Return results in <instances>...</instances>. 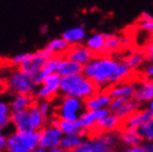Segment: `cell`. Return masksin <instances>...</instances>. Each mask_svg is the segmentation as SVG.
<instances>
[{
	"instance_id": "6da1fadb",
	"label": "cell",
	"mask_w": 153,
	"mask_h": 152,
	"mask_svg": "<svg viewBox=\"0 0 153 152\" xmlns=\"http://www.w3.org/2000/svg\"><path fill=\"white\" fill-rule=\"evenodd\" d=\"M120 61L111 56H96L91 61L84 65L82 74L98 86L108 88L112 85V78Z\"/></svg>"
},
{
	"instance_id": "7a4b0ae2",
	"label": "cell",
	"mask_w": 153,
	"mask_h": 152,
	"mask_svg": "<svg viewBox=\"0 0 153 152\" xmlns=\"http://www.w3.org/2000/svg\"><path fill=\"white\" fill-rule=\"evenodd\" d=\"M99 91L100 88L82 73L64 76L61 79L60 95L63 97H74L85 101Z\"/></svg>"
},
{
	"instance_id": "3957f363",
	"label": "cell",
	"mask_w": 153,
	"mask_h": 152,
	"mask_svg": "<svg viewBox=\"0 0 153 152\" xmlns=\"http://www.w3.org/2000/svg\"><path fill=\"white\" fill-rule=\"evenodd\" d=\"M120 145L117 132L102 133L86 138L82 145L68 152H118Z\"/></svg>"
},
{
	"instance_id": "277c9868",
	"label": "cell",
	"mask_w": 153,
	"mask_h": 152,
	"mask_svg": "<svg viewBox=\"0 0 153 152\" xmlns=\"http://www.w3.org/2000/svg\"><path fill=\"white\" fill-rule=\"evenodd\" d=\"M39 145V132H13L8 134L6 152H32Z\"/></svg>"
},
{
	"instance_id": "5b68a950",
	"label": "cell",
	"mask_w": 153,
	"mask_h": 152,
	"mask_svg": "<svg viewBox=\"0 0 153 152\" xmlns=\"http://www.w3.org/2000/svg\"><path fill=\"white\" fill-rule=\"evenodd\" d=\"M38 85L30 75L19 67L12 70L7 77V88L10 94H26L34 96Z\"/></svg>"
},
{
	"instance_id": "8992f818",
	"label": "cell",
	"mask_w": 153,
	"mask_h": 152,
	"mask_svg": "<svg viewBox=\"0 0 153 152\" xmlns=\"http://www.w3.org/2000/svg\"><path fill=\"white\" fill-rule=\"evenodd\" d=\"M54 115L58 118L66 121H78L86 111L84 100L74 97L61 96V101L56 107Z\"/></svg>"
},
{
	"instance_id": "52a82bcc",
	"label": "cell",
	"mask_w": 153,
	"mask_h": 152,
	"mask_svg": "<svg viewBox=\"0 0 153 152\" xmlns=\"http://www.w3.org/2000/svg\"><path fill=\"white\" fill-rule=\"evenodd\" d=\"M62 76L58 73H53L48 75L44 79V82L38 85L36 92L34 95L36 100H51L60 94V85H61Z\"/></svg>"
},
{
	"instance_id": "ba28073f",
	"label": "cell",
	"mask_w": 153,
	"mask_h": 152,
	"mask_svg": "<svg viewBox=\"0 0 153 152\" xmlns=\"http://www.w3.org/2000/svg\"><path fill=\"white\" fill-rule=\"evenodd\" d=\"M64 134L59 126L52 120H49V123L39 132V147L44 149L50 150L51 148L61 145V140Z\"/></svg>"
},
{
	"instance_id": "9c48e42d",
	"label": "cell",
	"mask_w": 153,
	"mask_h": 152,
	"mask_svg": "<svg viewBox=\"0 0 153 152\" xmlns=\"http://www.w3.org/2000/svg\"><path fill=\"white\" fill-rule=\"evenodd\" d=\"M122 121L120 117L114 113L110 112L106 116H104L102 120H100L96 125L88 132V136L91 137L94 135L102 134V133L110 132H117L122 127Z\"/></svg>"
},
{
	"instance_id": "30bf717a",
	"label": "cell",
	"mask_w": 153,
	"mask_h": 152,
	"mask_svg": "<svg viewBox=\"0 0 153 152\" xmlns=\"http://www.w3.org/2000/svg\"><path fill=\"white\" fill-rule=\"evenodd\" d=\"M63 57L66 59H70L72 61L77 62L82 65H85L91 61L96 56L86 45L77 44L70 46L68 50L65 52Z\"/></svg>"
},
{
	"instance_id": "8fae6325",
	"label": "cell",
	"mask_w": 153,
	"mask_h": 152,
	"mask_svg": "<svg viewBox=\"0 0 153 152\" xmlns=\"http://www.w3.org/2000/svg\"><path fill=\"white\" fill-rule=\"evenodd\" d=\"M153 117V113L150 109L146 108H139L135 112L128 115L126 118L122 121V128H135L137 129L139 126L142 124L147 123L148 121H150Z\"/></svg>"
},
{
	"instance_id": "7c38bea8",
	"label": "cell",
	"mask_w": 153,
	"mask_h": 152,
	"mask_svg": "<svg viewBox=\"0 0 153 152\" xmlns=\"http://www.w3.org/2000/svg\"><path fill=\"white\" fill-rule=\"evenodd\" d=\"M106 92L111 96V98H134L136 94L135 83L122 80L116 84L109 86L106 88Z\"/></svg>"
},
{
	"instance_id": "4fadbf2b",
	"label": "cell",
	"mask_w": 153,
	"mask_h": 152,
	"mask_svg": "<svg viewBox=\"0 0 153 152\" xmlns=\"http://www.w3.org/2000/svg\"><path fill=\"white\" fill-rule=\"evenodd\" d=\"M110 113L109 109H98V110H86L79 117V121L82 123V127L85 129L87 134L90 129L94 127L96 124L103 117L106 116Z\"/></svg>"
},
{
	"instance_id": "5bb4252c",
	"label": "cell",
	"mask_w": 153,
	"mask_h": 152,
	"mask_svg": "<svg viewBox=\"0 0 153 152\" xmlns=\"http://www.w3.org/2000/svg\"><path fill=\"white\" fill-rule=\"evenodd\" d=\"M11 125L13 126L14 130H19V132H28V130H33L32 126H30L28 109H27V110H21V111L12 112Z\"/></svg>"
},
{
	"instance_id": "9a60e30c",
	"label": "cell",
	"mask_w": 153,
	"mask_h": 152,
	"mask_svg": "<svg viewBox=\"0 0 153 152\" xmlns=\"http://www.w3.org/2000/svg\"><path fill=\"white\" fill-rule=\"evenodd\" d=\"M112 101V98L106 91H99L90 98L86 99V110H98V109H109V105Z\"/></svg>"
},
{
	"instance_id": "2e32d148",
	"label": "cell",
	"mask_w": 153,
	"mask_h": 152,
	"mask_svg": "<svg viewBox=\"0 0 153 152\" xmlns=\"http://www.w3.org/2000/svg\"><path fill=\"white\" fill-rule=\"evenodd\" d=\"M117 135L120 142L124 147H133L143 143L142 137L135 128H122L117 130Z\"/></svg>"
},
{
	"instance_id": "e0dca14e",
	"label": "cell",
	"mask_w": 153,
	"mask_h": 152,
	"mask_svg": "<svg viewBox=\"0 0 153 152\" xmlns=\"http://www.w3.org/2000/svg\"><path fill=\"white\" fill-rule=\"evenodd\" d=\"M126 44L127 40L124 37H121V36L116 35V34L108 33L106 34L105 44H104L101 56H111L112 53L116 52L121 48H123Z\"/></svg>"
},
{
	"instance_id": "ac0fdd59",
	"label": "cell",
	"mask_w": 153,
	"mask_h": 152,
	"mask_svg": "<svg viewBox=\"0 0 153 152\" xmlns=\"http://www.w3.org/2000/svg\"><path fill=\"white\" fill-rule=\"evenodd\" d=\"M28 112H30V126H32L33 130L40 132L41 129L49 123V118L45 116L44 114L41 113L40 110H39L38 105H37V101H35L28 108Z\"/></svg>"
},
{
	"instance_id": "d6986e66",
	"label": "cell",
	"mask_w": 153,
	"mask_h": 152,
	"mask_svg": "<svg viewBox=\"0 0 153 152\" xmlns=\"http://www.w3.org/2000/svg\"><path fill=\"white\" fill-rule=\"evenodd\" d=\"M36 99L34 96L26 94H12L10 97L9 104L12 112L21 111V110H27L33 103L35 102Z\"/></svg>"
},
{
	"instance_id": "ffe728a7",
	"label": "cell",
	"mask_w": 153,
	"mask_h": 152,
	"mask_svg": "<svg viewBox=\"0 0 153 152\" xmlns=\"http://www.w3.org/2000/svg\"><path fill=\"white\" fill-rule=\"evenodd\" d=\"M135 98L139 102H149L153 99V78L143 79L136 86Z\"/></svg>"
},
{
	"instance_id": "44dd1931",
	"label": "cell",
	"mask_w": 153,
	"mask_h": 152,
	"mask_svg": "<svg viewBox=\"0 0 153 152\" xmlns=\"http://www.w3.org/2000/svg\"><path fill=\"white\" fill-rule=\"evenodd\" d=\"M61 37L64 38L72 46V45L82 44V41L86 40V38H87V33H86L85 26L79 25V26H74L65 29L64 32L62 33Z\"/></svg>"
},
{
	"instance_id": "7402d4cb",
	"label": "cell",
	"mask_w": 153,
	"mask_h": 152,
	"mask_svg": "<svg viewBox=\"0 0 153 152\" xmlns=\"http://www.w3.org/2000/svg\"><path fill=\"white\" fill-rule=\"evenodd\" d=\"M52 120L56 125L59 126V128L61 129L64 135L68 134H78V133H84L88 136L87 132H86L84 127H82L80 121H66V120H61V118H58V117H52L50 118Z\"/></svg>"
},
{
	"instance_id": "603a6c76",
	"label": "cell",
	"mask_w": 153,
	"mask_h": 152,
	"mask_svg": "<svg viewBox=\"0 0 153 152\" xmlns=\"http://www.w3.org/2000/svg\"><path fill=\"white\" fill-rule=\"evenodd\" d=\"M105 39L106 33H94L86 38L85 45L94 52V56H101Z\"/></svg>"
},
{
	"instance_id": "cb8c5ba5",
	"label": "cell",
	"mask_w": 153,
	"mask_h": 152,
	"mask_svg": "<svg viewBox=\"0 0 153 152\" xmlns=\"http://www.w3.org/2000/svg\"><path fill=\"white\" fill-rule=\"evenodd\" d=\"M82 67H84V65L63 57L61 62H60L59 69H58V74L60 76H62V77L70 76V75H76V74H82Z\"/></svg>"
},
{
	"instance_id": "d4e9b609",
	"label": "cell",
	"mask_w": 153,
	"mask_h": 152,
	"mask_svg": "<svg viewBox=\"0 0 153 152\" xmlns=\"http://www.w3.org/2000/svg\"><path fill=\"white\" fill-rule=\"evenodd\" d=\"M86 137H88L84 133H78V134H68L64 135L61 140V145L60 146L65 150V151H71V150L75 149L77 147L82 145L85 141Z\"/></svg>"
},
{
	"instance_id": "484cf974",
	"label": "cell",
	"mask_w": 153,
	"mask_h": 152,
	"mask_svg": "<svg viewBox=\"0 0 153 152\" xmlns=\"http://www.w3.org/2000/svg\"><path fill=\"white\" fill-rule=\"evenodd\" d=\"M71 45L68 44V41L65 40L63 37H58V38H53L51 39L49 42H48L45 47L47 48L53 56H64L65 52L68 50Z\"/></svg>"
},
{
	"instance_id": "4316f807",
	"label": "cell",
	"mask_w": 153,
	"mask_h": 152,
	"mask_svg": "<svg viewBox=\"0 0 153 152\" xmlns=\"http://www.w3.org/2000/svg\"><path fill=\"white\" fill-rule=\"evenodd\" d=\"M141 104L142 103L139 102L138 100L134 97V98H130V99L127 100L126 102L124 103L114 114H116L121 120H124V118H126L128 115H130L133 112H135L136 110H138L139 108H141Z\"/></svg>"
},
{
	"instance_id": "83f0119b",
	"label": "cell",
	"mask_w": 153,
	"mask_h": 152,
	"mask_svg": "<svg viewBox=\"0 0 153 152\" xmlns=\"http://www.w3.org/2000/svg\"><path fill=\"white\" fill-rule=\"evenodd\" d=\"M144 60H147L146 58V53L144 51H133L130 52L127 57H125L123 61L127 64V66L129 67L130 70L134 71L136 69H138L140 65L144 62Z\"/></svg>"
},
{
	"instance_id": "f1b7e54d",
	"label": "cell",
	"mask_w": 153,
	"mask_h": 152,
	"mask_svg": "<svg viewBox=\"0 0 153 152\" xmlns=\"http://www.w3.org/2000/svg\"><path fill=\"white\" fill-rule=\"evenodd\" d=\"M11 114L9 101L0 100V128L6 129L11 125Z\"/></svg>"
},
{
	"instance_id": "f546056e",
	"label": "cell",
	"mask_w": 153,
	"mask_h": 152,
	"mask_svg": "<svg viewBox=\"0 0 153 152\" xmlns=\"http://www.w3.org/2000/svg\"><path fill=\"white\" fill-rule=\"evenodd\" d=\"M138 133L142 137L143 141H152L153 142V117L147 123L142 124L137 128Z\"/></svg>"
},
{
	"instance_id": "4dcf8cb0",
	"label": "cell",
	"mask_w": 153,
	"mask_h": 152,
	"mask_svg": "<svg viewBox=\"0 0 153 152\" xmlns=\"http://www.w3.org/2000/svg\"><path fill=\"white\" fill-rule=\"evenodd\" d=\"M37 105H38L39 110L45 116L48 117L49 120L51 118V115L53 113V105L51 100H36Z\"/></svg>"
},
{
	"instance_id": "1f68e13d",
	"label": "cell",
	"mask_w": 153,
	"mask_h": 152,
	"mask_svg": "<svg viewBox=\"0 0 153 152\" xmlns=\"http://www.w3.org/2000/svg\"><path fill=\"white\" fill-rule=\"evenodd\" d=\"M30 54H32V52H24V53H18V54H14V56L11 57V58L9 59L10 64H11L12 66L19 67L20 65L23 64L27 59L30 58Z\"/></svg>"
},
{
	"instance_id": "d6a6232c",
	"label": "cell",
	"mask_w": 153,
	"mask_h": 152,
	"mask_svg": "<svg viewBox=\"0 0 153 152\" xmlns=\"http://www.w3.org/2000/svg\"><path fill=\"white\" fill-rule=\"evenodd\" d=\"M128 98H112V101L109 105V110L111 113H115L118 109L121 108L124 103L126 102Z\"/></svg>"
},
{
	"instance_id": "836d02e7",
	"label": "cell",
	"mask_w": 153,
	"mask_h": 152,
	"mask_svg": "<svg viewBox=\"0 0 153 152\" xmlns=\"http://www.w3.org/2000/svg\"><path fill=\"white\" fill-rule=\"evenodd\" d=\"M118 152H147V150L143 147V145H138V146L133 147H124L118 150Z\"/></svg>"
},
{
	"instance_id": "e575fe53",
	"label": "cell",
	"mask_w": 153,
	"mask_h": 152,
	"mask_svg": "<svg viewBox=\"0 0 153 152\" xmlns=\"http://www.w3.org/2000/svg\"><path fill=\"white\" fill-rule=\"evenodd\" d=\"M7 138H8V134L6 133V129L0 128V152L6 151Z\"/></svg>"
},
{
	"instance_id": "d590c367",
	"label": "cell",
	"mask_w": 153,
	"mask_h": 152,
	"mask_svg": "<svg viewBox=\"0 0 153 152\" xmlns=\"http://www.w3.org/2000/svg\"><path fill=\"white\" fill-rule=\"evenodd\" d=\"M143 51H144V53H146V58H147L148 61L153 63V41L149 42V44L144 47Z\"/></svg>"
},
{
	"instance_id": "8d00e7d4",
	"label": "cell",
	"mask_w": 153,
	"mask_h": 152,
	"mask_svg": "<svg viewBox=\"0 0 153 152\" xmlns=\"http://www.w3.org/2000/svg\"><path fill=\"white\" fill-rule=\"evenodd\" d=\"M143 73L147 78H153V63L152 62H150L149 64L144 66Z\"/></svg>"
},
{
	"instance_id": "74e56055",
	"label": "cell",
	"mask_w": 153,
	"mask_h": 152,
	"mask_svg": "<svg viewBox=\"0 0 153 152\" xmlns=\"http://www.w3.org/2000/svg\"><path fill=\"white\" fill-rule=\"evenodd\" d=\"M143 147L146 148L147 152H153V142L152 141H143Z\"/></svg>"
},
{
	"instance_id": "f35d334b",
	"label": "cell",
	"mask_w": 153,
	"mask_h": 152,
	"mask_svg": "<svg viewBox=\"0 0 153 152\" xmlns=\"http://www.w3.org/2000/svg\"><path fill=\"white\" fill-rule=\"evenodd\" d=\"M49 152H68V151H65L61 146H58V147H54V148H51L49 150Z\"/></svg>"
},
{
	"instance_id": "ab89813d",
	"label": "cell",
	"mask_w": 153,
	"mask_h": 152,
	"mask_svg": "<svg viewBox=\"0 0 153 152\" xmlns=\"http://www.w3.org/2000/svg\"><path fill=\"white\" fill-rule=\"evenodd\" d=\"M32 152H49V150H47V149H44V148H41V147H37L36 149H34Z\"/></svg>"
},
{
	"instance_id": "60d3db41",
	"label": "cell",
	"mask_w": 153,
	"mask_h": 152,
	"mask_svg": "<svg viewBox=\"0 0 153 152\" xmlns=\"http://www.w3.org/2000/svg\"><path fill=\"white\" fill-rule=\"evenodd\" d=\"M40 32H41V34H46V33L48 32V26H47V25H45V26L41 27Z\"/></svg>"
},
{
	"instance_id": "b9f144b4",
	"label": "cell",
	"mask_w": 153,
	"mask_h": 152,
	"mask_svg": "<svg viewBox=\"0 0 153 152\" xmlns=\"http://www.w3.org/2000/svg\"><path fill=\"white\" fill-rule=\"evenodd\" d=\"M148 108L150 109L151 111H152V113H153V99L151 100V101H149V102H148V105H147Z\"/></svg>"
},
{
	"instance_id": "7bdbcfd3",
	"label": "cell",
	"mask_w": 153,
	"mask_h": 152,
	"mask_svg": "<svg viewBox=\"0 0 153 152\" xmlns=\"http://www.w3.org/2000/svg\"><path fill=\"white\" fill-rule=\"evenodd\" d=\"M3 96H4V94H3V91L0 89V100H3Z\"/></svg>"
}]
</instances>
